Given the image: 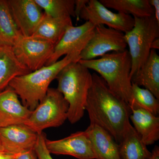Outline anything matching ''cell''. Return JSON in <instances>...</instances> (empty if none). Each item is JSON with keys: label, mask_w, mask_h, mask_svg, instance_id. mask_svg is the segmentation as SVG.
Instances as JSON below:
<instances>
[{"label": "cell", "mask_w": 159, "mask_h": 159, "mask_svg": "<svg viewBox=\"0 0 159 159\" xmlns=\"http://www.w3.org/2000/svg\"><path fill=\"white\" fill-rule=\"evenodd\" d=\"M85 105L90 121L108 132L119 144L131 125L130 107L110 89L98 74L93 73Z\"/></svg>", "instance_id": "6da1fadb"}, {"label": "cell", "mask_w": 159, "mask_h": 159, "mask_svg": "<svg viewBox=\"0 0 159 159\" xmlns=\"http://www.w3.org/2000/svg\"><path fill=\"white\" fill-rule=\"evenodd\" d=\"M79 61L89 70L95 71L112 92L129 104L132 95V63L128 50L112 52L99 58Z\"/></svg>", "instance_id": "7a4b0ae2"}, {"label": "cell", "mask_w": 159, "mask_h": 159, "mask_svg": "<svg viewBox=\"0 0 159 159\" xmlns=\"http://www.w3.org/2000/svg\"><path fill=\"white\" fill-rule=\"evenodd\" d=\"M56 79L57 90L69 104L67 119L71 124L77 123L84 116L92 74L79 61L72 62L61 70Z\"/></svg>", "instance_id": "3957f363"}, {"label": "cell", "mask_w": 159, "mask_h": 159, "mask_svg": "<svg viewBox=\"0 0 159 159\" xmlns=\"http://www.w3.org/2000/svg\"><path fill=\"white\" fill-rule=\"evenodd\" d=\"M80 60L79 57L74 55H66L53 64L44 66L29 74L15 77L9 86L21 99L23 105L33 111L45 97L49 85L56 79L61 70L70 63Z\"/></svg>", "instance_id": "277c9868"}, {"label": "cell", "mask_w": 159, "mask_h": 159, "mask_svg": "<svg viewBox=\"0 0 159 159\" xmlns=\"http://www.w3.org/2000/svg\"><path fill=\"white\" fill-rule=\"evenodd\" d=\"M134 19L133 29L125 34L131 59L130 77L139 70L149 56L151 46L159 38V23L154 16Z\"/></svg>", "instance_id": "5b68a950"}, {"label": "cell", "mask_w": 159, "mask_h": 159, "mask_svg": "<svg viewBox=\"0 0 159 159\" xmlns=\"http://www.w3.org/2000/svg\"><path fill=\"white\" fill-rule=\"evenodd\" d=\"M69 107L62 94L57 89L49 88L24 124L38 134L46 129L59 127L68 119Z\"/></svg>", "instance_id": "8992f818"}, {"label": "cell", "mask_w": 159, "mask_h": 159, "mask_svg": "<svg viewBox=\"0 0 159 159\" xmlns=\"http://www.w3.org/2000/svg\"><path fill=\"white\" fill-rule=\"evenodd\" d=\"M55 46L43 40L22 35L11 48L17 60L32 72L46 66Z\"/></svg>", "instance_id": "52a82bcc"}, {"label": "cell", "mask_w": 159, "mask_h": 159, "mask_svg": "<svg viewBox=\"0 0 159 159\" xmlns=\"http://www.w3.org/2000/svg\"><path fill=\"white\" fill-rule=\"evenodd\" d=\"M127 46L123 32L102 25L96 26L93 36L80 54V60L96 59L111 51H124Z\"/></svg>", "instance_id": "ba28073f"}, {"label": "cell", "mask_w": 159, "mask_h": 159, "mask_svg": "<svg viewBox=\"0 0 159 159\" xmlns=\"http://www.w3.org/2000/svg\"><path fill=\"white\" fill-rule=\"evenodd\" d=\"M80 17L94 26L102 25L124 34L130 31L134 24L133 16L121 12H113L98 0H89Z\"/></svg>", "instance_id": "9c48e42d"}, {"label": "cell", "mask_w": 159, "mask_h": 159, "mask_svg": "<svg viewBox=\"0 0 159 159\" xmlns=\"http://www.w3.org/2000/svg\"><path fill=\"white\" fill-rule=\"evenodd\" d=\"M95 28V26L88 21L78 26H69L54 47L45 66L57 62L63 55H73L80 58V54L93 34Z\"/></svg>", "instance_id": "30bf717a"}, {"label": "cell", "mask_w": 159, "mask_h": 159, "mask_svg": "<svg viewBox=\"0 0 159 159\" xmlns=\"http://www.w3.org/2000/svg\"><path fill=\"white\" fill-rule=\"evenodd\" d=\"M39 134L24 124L0 128V144L2 152L17 154L34 149Z\"/></svg>", "instance_id": "8fae6325"}, {"label": "cell", "mask_w": 159, "mask_h": 159, "mask_svg": "<svg viewBox=\"0 0 159 159\" xmlns=\"http://www.w3.org/2000/svg\"><path fill=\"white\" fill-rule=\"evenodd\" d=\"M46 145L50 154L68 155L77 159H96L86 132L77 131L57 140L46 139Z\"/></svg>", "instance_id": "7c38bea8"}, {"label": "cell", "mask_w": 159, "mask_h": 159, "mask_svg": "<svg viewBox=\"0 0 159 159\" xmlns=\"http://www.w3.org/2000/svg\"><path fill=\"white\" fill-rule=\"evenodd\" d=\"M11 14L24 36H31L41 20L44 12L34 0H8Z\"/></svg>", "instance_id": "4fadbf2b"}, {"label": "cell", "mask_w": 159, "mask_h": 159, "mask_svg": "<svg viewBox=\"0 0 159 159\" xmlns=\"http://www.w3.org/2000/svg\"><path fill=\"white\" fill-rule=\"evenodd\" d=\"M10 86L0 92V128L25 124L32 111L23 105Z\"/></svg>", "instance_id": "5bb4252c"}, {"label": "cell", "mask_w": 159, "mask_h": 159, "mask_svg": "<svg viewBox=\"0 0 159 159\" xmlns=\"http://www.w3.org/2000/svg\"><path fill=\"white\" fill-rule=\"evenodd\" d=\"M85 131L90 141L96 159H121L119 144L108 132L91 122Z\"/></svg>", "instance_id": "9a60e30c"}, {"label": "cell", "mask_w": 159, "mask_h": 159, "mask_svg": "<svg viewBox=\"0 0 159 159\" xmlns=\"http://www.w3.org/2000/svg\"><path fill=\"white\" fill-rule=\"evenodd\" d=\"M129 119L145 145H153L159 139V117L143 109H131Z\"/></svg>", "instance_id": "2e32d148"}, {"label": "cell", "mask_w": 159, "mask_h": 159, "mask_svg": "<svg viewBox=\"0 0 159 159\" xmlns=\"http://www.w3.org/2000/svg\"><path fill=\"white\" fill-rule=\"evenodd\" d=\"M132 84L147 89L159 99V56L151 50L147 60L131 77Z\"/></svg>", "instance_id": "e0dca14e"}, {"label": "cell", "mask_w": 159, "mask_h": 159, "mask_svg": "<svg viewBox=\"0 0 159 159\" xmlns=\"http://www.w3.org/2000/svg\"><path fill=\"white\" fill-rule=\"evenodd\" d=\"M73 25L71 17L54 18L44 12L43 16L31 36L56 46L69 26Z\"/></svg>", "instance_id": "ac0fdd59"}, {"label": "cell", "mask_w": 159, "mask_h": 159, "mask_svg": "<svg viewBox=\"0 0 159 159\" xmlns=\"http://www.w3.org/2000/svg\"><path fill=\"white\" fill-rule=\"evenodd\" d=\"M31 72L17 60L11 47L0 46V92L8 87L15 77Z\"/></svg>", "instance_id": "d6986e66"}, {"label": "cell", "mask_w": 159, "mask_h": 159, "mask_svg": "<svg viewBox=\"0 0 159 159\" xmlns=\"http://www.w3.org/2000/svg\"><path fill=\"white\" fill-rule=\"evenodd\" d=\"M121 159H149L151 152L131 125L119 144Z\"/></svg>", "instance_id": "ffe728a7"}, {"label": "cell", "mask_w": 159, "mask_h": 159, "mask_svg": "<svg viewBox=\"0 0 159 159\" xmlns=\"http://www.w3.org/2000/svg\"><path fill=\"white\" fill-rule=\"evenodd\" d=\"M108 9L133 17L145 18L154 16L153 8L149 0H100Z\"/></svg>", "instance_id": "44dd1931"}, {"label": "cell", "mask_w": 159, "mask_h": 159, "mask_svg": "<svg viewBox=\"0 0 159 159\" xmlns=\"http://www.w3.org/2000/svg\"><path fill=\"white\" fill-rule=\"evenodd\" d=\"M21 35L8 0H0V46L12 47Z\"/></svg>", "instance_id": "7402d4cb"}, {"label": "cell", "mask_w": 159, "mask_h": 159, "mask_svg": "<svg viewBox=\"0 0 159 159\" xmlns=\"http://www.w3.org/2000/svg\"><path fill=\"white\" fill-rule=\"evenodd\" d=\"M130 109L140 108L155 116L159 114V99L147 89L132 83L131 99L129 103Z\"/></svg>", "instance_id": "603a6c76"}, {"label": "cell", "mask_w": 159, "mask_h": 159, "mask_svg": "<svg viewBox=\"0 0 159 159\" xmlns=\"http://www.w3.org/2000/svg\"><path fill=\"white\" fill-rule=\"evenodd\" d=\"M46 14L54 18L75 17L74 0H34Z\"/></svg>", "instance_id": "cb8c5ba5"}, {"label": "cell", "mask_w": 159, "mask_h": 159, "mask_svg": "<svg viewBox=\"0 0 159 159\" xmlns=\"http://www.w3.org/2000/svg\"><path fill=\"white\" fill-rule=\"evenodd\" d=\"M46 136L44 133L39 134L34 151L38 159H53L46 145Z\"/></svg>", "instance_id": "d4e9b609"}, {"label": "cell", "mask_w": 159, "mask_h": 159, "mask_svg": "<svg viewBox=\"0 0 159 159\" xmlns=\"http://www.w3.org/2000/svg\"><path fill=\"white\" fill-rule=\"evenodd\" d=\"M89 2V0H74V15L77 21L80 20V13Z\"/></svg>", "instance_id": "484cf974"}, {"label": "cell", "mask_w": 159, "mask_h": 159, "mask_svg": "<svg viewBox=\"0 0 159 159\" xmlns=\"http://www.w3.org/2000/svg\"><path fill=\"white\" fill-rule=\"evenodd\" d=\"M16 159H38L34 149L19 154Z\"/></svg>", "instance_id": "4316f807"}, {"label": "cell", "mask_w": 159, "mask_h": 159, "mask_svg": "<svg viewBox=\"0 0 159 159\" xmlns=\"http://www.w3.org/2000/svg\"><path fill=\"white\" fill-rule=\"evenodd\" d=\"M149 3L153 9L154 16L159 23V0H149Z\"/></svg>", "instance_id": "83f0119b"}, {"label": "cell", "mask_w": 159, "mask_h": 159, "mask_svg": "<svg viewBox=\"0 0 159 159\" xmlns=\"http://www.w3.org/2000/svg\"><path fill=\"white\" fill-rule=\"evenodd\" d=\"M18 154H10L0 152V159H16Z\"/></svg>", "instance_id": "f1b7e54d"}, {"label": "cell", "mask_w": 159, "mask_h": 159, "mask_svg": "<svg viewBox=\"0 0 159 159\" xmlns=\"http://www.w3.org/2000/svg\"><path fill=\"white\" fill-rule=\"evenodd\" d=\"M149 159H159V147L156 145L151 152V156Z\"/></svg>", "instance_id": "f546056e"}, {"label": "cell", "mask_w": 159, "mask_h": 159, "mask_svg": "<svg viewBox=\"0 0 159 159\" xmlns=\"http://www.w3.org/2000/svg\"><path fill=\"white\" fill-rule=\"evenodd\" d=\"M151 50H158L159 49V38H157L152 42L151 46Z\"/></svg>", "instance_id": "4dcf8cb0"}, {"label": "cell", "mask_w": 159, "mask_h": 159, "mask_svg": "<svg viewBox=\"0 0 159 159\" xmlns=\"http://www.w3.org/2000/svg\"><path fill=\"white\" fill-rule=\"evenodd\" d=\"M0 152H2V148H1V144H0Z\"/></svg>", "instance_id": "1f68e13d"}]
</instances>
